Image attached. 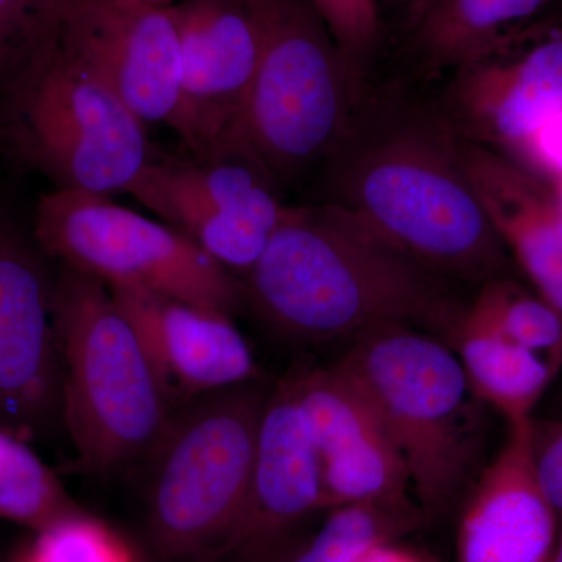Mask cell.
I'll list each match as a JSON object with an SVG mask.
<instances>
[{"mask_svg": "<svg viewBox=\"0 0 562 562\" xmlns=\"http://www.w3.org/2000/svg\"><path fill=\"white\" fill-rule=\"evenodd\" d=\"M109 288L138 331L173 409L199 395L261 379L231 314L138 286Z\"/></svg>", "mask_w": 562, "mask_h": 562, "instance_id": "9a60e30c", "label": "cell"}, {"mask_svg": "<svg viewBox=\"0 0 562 562\" xmlns=\"http://www.w3.org/2000/svg\"><path fill=\"white\" fill-rule=\"evenodd\" d=\"M35 535L13 562H138L121 535L85 512Z\"/></svg>", "mask_w": 562, "mask_h": 562, "instance_id": "cb8c5ba5", "label": "cell"}, {"mask_svg": "<svg viewBox=\"0 0 562 562\" xmlns=\"http://www.w3.org/2000/svg\"><path fill=\"white\" fill-rule=\"evenodd\" d=\"M33 238L46 257L110 286H138L231 316L246 305L235 273L171 225L111 195L58 188L41 195Z\"/></svg>", "mask_w": 562, "mask_h": 562, "instance_id": "ba28073f", "label": "cell"}, {"mask_svg": "<svg viewBox=\"0 0 562 562\" xmlns=\"http://www.w3.org/2000/svg\"><path fill=\"white\" fill-rule=\"evenodd\" d=\"M542 31H553L562 33V10L560 11V13L557 14V16L553 18L552 21L546 22V25H543Z\"/></svg>", "mask_w": 562, "mask_h": 562, "instance_id": "4dcf8cb0", "label": "cell"}, {"mask_svg": "<svg viewBox=\"0 0 562 562\" xmlns=\"http://www.w3.org/2000/svg\"><path fill=\"white\" fill-rule=\"evenodd\" d=\"M61 9H68V7L79 5V3L95 2V0H55Z\"/></svg>", "mask_w": 562, "mask_h": 562, "instance_id": "836d02e7", "label": "cell"}, {"mask_svg": "<svg viewBox=\"0 0 562 562\" xmlns=\"http://www.w3.org/2000/svg\"><path fill=\"white\" fill-rule=\"evenodd\" d=\"M452 349L476 401L502 414L508 425L535 419L532 413L558 373L549 361L505 338L468 308Z\"/></svg>", "mask_w": 562, "mask_h": 562, "instance_id": "d6986e66", "label": "cell"}, {"mask_svg": "<svg viewBox=\"0 0 562 562\" xmlns=\"http://www.w3.org/2000/svg\"><path fill=\"white\" fill-rule=\"evenodd\" d=\"M319 512V461L288 376L266 402L249 501L220 561L277 562L291 532Z\"/></svg>", "mask_w": 562, "mask_h": 562, "instance_id": "2e32d148", "label": "cell"}, {"mask_svg": "<svg viewBox=\"0 0 562 562\" xmlns=\"http://www.w3.org/2000/svg\"><path fill=\"white\" fill-rule=\"evenodd\" d=\"M319 173L316 202L350 211L443 279L479 288L513 276L438 103L369 87Z\"/></svg>", "mask_w": 562, "mask_h": 562, "instance_id": "6da1fadb", "label": "cell"}, {"mask_svg": "<svg viewBox=\"0 0 562 562\" xmlns=\"http://www.w3.org/2000/svg\"><path fill=\"white\" fill-rule=\"evenodd\" d=\"M468 312L560 372L562 316L532 288L528 290L513 277L484 281L469 301Z\"/></svg>", "mask_w": 562, "mask_h": 562, "instance_id": "603a6c76", "label": "cell"}, {"mask_svg": "<svg viewBox=\"0 0 562 562\" xmlns=\"http://www.w3.org/2000/svg\"><path fill=\"white\" fill-rule=\"evenodd\" d=\"M63 38L144 124L171 127L181 49L171 7L95 0L63 9Z\"/></svg>", "mask_w": 562, "mask_h": 562, "instance_id": "4fadbf2b", "label": "cell"}, {"mask_svg": "<svg viewBox=\"0 0 562 562\" xmlns=\"http://www.w3.org/2000/svg\"><path fill=\"white\" fill-rule=\"evenodd\" d=\"M246 305L301 342L409 325L452 346L469 301L461 284L406 257L360 217L327 202L290 205L254 268Z\"/></svg>", "mask_w": 562, "mask_h": 562, "instance_id": "7a4b0ae2", "label": "cell"}, {"mask_svg": "<svg viewBox=\"0 0 562 562\" xmlns=\"http://www.w3.org/2000/svg\"><path fill=\"white\" fill-rule=\"evenodd\" d=\"M531 458L539 486L562 519V422L532 419Z\"/></svg>", "mask_w": 562, "mask_h": 562, "instance_id": "4316f807", "label": "cell"}, {"mask_svg": "<svg viewBox=\"0 0 562 562\" xmlns=\"http://www.w3.org/2000/svg\"><path fill=\"white\" fill-rule=\"evenodd\" d=\"M531 422L508 425L501 452L465 495L458 562H552L560 516L536 479Z\"/></svg>", "mask_w": 562, "mask_h": 562, "instance_id": "e0dca14e", "label": "cell"}, {"mask_svg": "<svg viewBox=\"0 0 562 562\" xmlns=\"http://www.w3.org/2000/svg\"><path fill=\"white\" fill-rule=\"evenodd\" d=\"M0 427L25 441L63 428L55 277L35 238L0 213Z\"/></svg>", "mask_w": 562, "mask_h": 562, "instance_id": "30bf717a", "label": "cell"}, {"mask_svg": "<svg viewBox=\"0 0 562 562\" xmlns=\"http://www.w3.org/2000/svg\"><path fill=\"white\" fill-rule=\"evenodd\" d=\"M519 155H524L527 160L524 165L536 173H549L552 179L562 173V110L536 133Z\"/></svg>", "mask_w": 562, "mask_h": 562, "instance_id": "83f0119b", "label": "cell"}, {"mask_svg": "<svg viewBox=\"0 0 562 562\" xmlns=\"http://www.w3.org/2000/svg\"><path fill=\"white\" fill-rule=\"evenodd\" d=\"M5 103L11 149L58 190L125 192L154 155L146 124L66 43L60 21Z\"/></svg>", "mask_w": 562, "mask_h": 562, "instance_id": "52a82bcc", "label": "cell"}, {"mask_svg": "<svg viewBox=\"0 0 562 562\" xmlns=\"http://www.w3.org/2000/svg\"><path fill=\"white\" fill-rule=\"evenodd\" d=\"M355 562H430L422 554L402 547L398 541L384 542L372 547Z\"/></svg>", "mask_w": 562, "mask_h": 562, "instance_id": "f1b7e54d", "label": "cell"}, {"mask_svg": "<svg viewBox=\"0 0 562 562\" xmlns=\"http://www.w3.org/2000/svg\"><path fill=\"white\" fill-rule=\"evenodd\" d=\"M122 2L143 3V5L154 7H171L173 3L180 2V0H122Z\"/></svg>", "mask_w": 562, "mask_h": 562, "instance_id": "f546056e", "label": "cell"}, {"mask_svg": "<svg viewBox=\"0 0 562 562\" xmlns=\"http://www.w3.org/2000/svg\"><path fill=\"white\" fill-rule=\"evenodd\" d=\"M60 16L55 0H0V90L20 77Z\"/></svg>", "mask_w": 562, "mask_h": 562, "instance_id": "d4e9b609", "label": "cell"}, {"mask_svg": "<svg viewBox=\"0 0 562 562\" xmlns=\"http://www.w3.org/2000/svg\"><path fill=\"white\" fill-rule=\"evenodd\" d=\"M281 187L243 150L151 155L127 194L183 233L239 280L286 214Z\"/></svg>", "mask_w": 562, "mask_h": 562, "instance_id": "9c48e42d", "label": "cell"}, {"mask_svg": "<svg viewBox=\"0 0 562 562\" xmlns=\"http://www.w3.org/2000/svg\"><path fill=\"white\" fill-rule=\"evenodd\" d=\"M552 562H562V519H560V531H558L557 546H554Z\"/></svg>", "mask_w": 562, "mask_h": 562, "instance_id": "1f68e13d", "label": "cell"}, {"mask_svg": "<svg viewBox=\"0 0 562 562\" xmlns=\"http://www.w3.org/2000/svg\"><path fill=\"white\" fill-rule=\"evenodd\" d=\"M55 325L63 371V427L83 471L144 460L173 408L138 331L109 284L61 265Z\"/></svg>", "mask_w": 562, "mask_h": 562, "instance_id": "277c9868", "label": "cell"}, {"mask_svg": "<svg viewBox=\"0 0 562 562\" xmlns=\"http://www.w3.org/2000/svg\"><path fill=\"white\" fill-rule=\"evenodd\" d=\"M330 31L361 87H371L369 76L380 46L376 0H310Z\"/></svg>", "mask_w": 562, "mask_h": 562, "instance_id": "484cf974", "label": "cell"}, {"mask_svg": "<svg viewBox=\"0 0 562 562\" xmlns=\"http://www.w3.org/2000/svg\"><path fill=\"white\" fill-rule=\"evenodd\" d=\"M371 398L397 447L414 501L449 513L483 471L482 402L449 342L409 325L351 339L338 360Z\"/></svg>", "mask_w": 562, "mask_h": 562, "instance_id": "3957f363", "label": "cell"}, {"mask_svg": "<svg viewBox=\"0 0 562 562\" xmlns=\"http://www.w3.org/2000/svg\"><path fill=\"white\" fill-rule=\"evenodd\" d=\"M271 391L260 379L173 409L144 458L150 539L162 561L220 562L249 501Z\"/></svg>", "mask_w": 562, "mask_h": 562, "instance_id": "5b68a950", "label": "cell"}, {"mask_svg": "<svg viewBox=\"0 0 562 562\" xmlns=\"http://www.w3.org/2000/svg\"><path fill=\"white\" fill-rule=\"evenodd\" d=\"M461 154L509 258L562 316V205L549 181L512 155L482 144L461 139Z\"/></svg>", "mask_w": 562, "mask_h": 562, "instance_id": "ac0fdd59", "label": "cell"}, {"mask_svg": "<svg viewBox=\"0 0 562 562\" xmlns=\"http://www.w3.org/2000/svg\"><path fill=\"white\" fill-rule=\"evenodd\" d=\"M550 187H552V190L554 194H557L558 201H560L562 205V173H558V176H554L552 179V183H550Z\"/></svg>", "mask_w": 562, "mask_h": 562, "instance_id": "d6a6232c", "label": "cell"}, {"mask_svg": "<svg viewBox=\"0 0 562 562\" xmlns=\"http://www.w3.org/2000/svg\"><path fill=\"white\" fill-rule=\"evenodd\" d=\"M81 512L31 442L0 427V519L40 532Z\"/></svg>", "mask_w": 562, "mask_h": 562, "instance_id": "7402d4cb", "label": "cell"}, {"mask_svg": "<svg viewBox=\"0 0 562 562\" xmlns=\"http://www.w3.org/2000/svg\"><path fill=\"white\" fill-rule=\"evenodd\" d=\"M430 516L413 497L327 512L324 522L284 562H355L372 547L401 541Z\"/></svg>", "mask_w": 562, "mask_h": 562, "instance_id": "44dd1931", "label": "cell"}, {"mask_svg": "<svg viewBox=\"0 0 562 562\" xmlns=\"http://www.w3.org/2000/svg\"><path fill=\"white\" fill-rule=\"evenodd\" d=\"M291 379L319 461L325 513L413 497L405 462L382 416L338 361Z\"/></svg>", "mask_w": 562, "mask_h": 562, "instance_id": "7c38bea8", "label": "cell"}, {"mask_svg": "<svg viewBox=\"0 0 562 562\" xmlns=\"http://www.w3.org/2000/svg\"><path fill=\"white\" fill-rule=\"evenodd\" d=\"M261 2L260 60L224 151H246L284 188L319 171L369 87L310 0Z\"/></svg>", "mask_w": 562, "mask_h": 562, "instance_id": "8992f818", "label": "cell"}, {"mask_svg": "<svg viewBox=\"0 0 562 562\" xmlns=\"http://www.w3.org/2000/svg\"><path fill=\"white\" fill-rule=\"evenodd\" d=\"M452 74L438 105L458 138L516 157L562 110V33L542 31L520 54L502 46Z\"/></svg>", "mask_w": 562, "mask_h": 562, "instance_id": "5bb4252c", "label": "cell"}, {"mask_svg": "<svg viewBox=\"0 0 562 562\" xmlns=\"http://www.w3.org/2000/svg\"><path fill=\"white\" fill-rule=\"evenodd\" d=\"M550 0H428L414 25L413 44L424 76L461 68L498 49L514 29Z\"/></svg>", "mask_w": 562, "mask_h": 562, "instance_id": "ffe728a7", "label": "cell"}, {"mask_svg": "<svg viewBox=\"0 0 562 562\" xmlns=\"http://www.w3.org/2000/svg\"><path fill=\"white\" fill-rule=\"evenodd\" d=\"M181 49V90L171 127L184 150L221 154L262 47L261 0H180L171 5Z\"/></svg>", "mask_w": 562, "mask_h": 562, "instance_id": "8fae6325", "label": "cell"}]
</instances>
